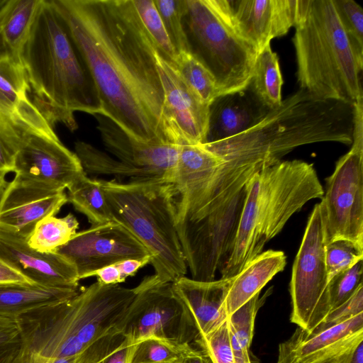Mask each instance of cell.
<instances>
[{
    "label": "cell",
    "mask_w": 363,
    "mask_h": 363,
    "mask_svg": "<svg viewBox=\"0 0 363 363\" xmlns=\"http://www.w3.org/2000/svg\"><path fill=\"white\" fill-rule=\"evenodd\" d=\"M339 19L357 56L363 60V10L354 0H333Z\"/></svg>",
    "instance_id": "cell-35"
},
{
    "label": "cell",
    "mask_w": 363,
    "mask_h": 363,
    "mask_svg": "<svg viewBox=\"0 0 363 363\" xmlns=\"http://www.w3.org/2000/svg\"><path fill=\"white\" fill-rule=\"evenodd\" d=\"M363 251L346 240H336L326 245L325 264L330 282L336 276L362 261Z\"/></svg>",
    "instance_id": "cell-36"
},
{
    "label": "cell",
    "mask_w": 363,
    "mask_h": 363,
    "mask_svg": "<svg viewBox=\"0 0 363 363\" xmlns=\"http://www.w3.org/2000/svg\"><path fill=\"white\" fill-rule=\"evenodd\" d=\"M174 67L187 86L205 104L210 105L218 96L215 78L190 52L179 54Z\"/></svg>",
    "instance_id": "cell-31"
},
{
    "label": "cell",
    "mask_w": 363,
    "mask_h": 363,
    "mask_svg": "<svg viewBox=\"0 0 363 363\" xmlns=\"http://www.w3.org/2000/svg\"><path fill=\"white\" fill-rule=\"evenodd\" d=\"M154 1L177 55L189 52L183 24L186 0Z\"/></svg>",
    "instance_id": "cell-34"
},
{
    "label": "cell",
    "mask_w": 363,
    "mask_h": 363,
    "mask_svg": "<svg viewBox=\"0 0 363 363\" xmlns=\"http://www.w3.org/2000/svg\"><path fill=\"white\" fill-rule=\"evenodd\" d=\"M27 240L0 228V259L37 285L79 288L77 269L70 262L57 252L42 253L33 250Z\"/></svg>",
    "instance_id": "cell-16"
},
{
    "label": "cell",
    "mask_w": 363,
    "mask_h": 363,
    "mask_svg": "<svg viewBox=\"0 0 363 363\" xmlns=\"http://www.w3.org/2000/svg\"><path fill=\"white\" fill-rule=\"evenodd\" d=\"M93 116L105 148L115 159L132 169L137 180L172 183L180 145L143 142L130 135L104 115Z\"/></svg>",
    "instance_id": "cell-14"
},
{
    "label": "cell",
    "mask_w": 363,
    "mask_h": 363,
    "mask_svg": "<svg viewBox=\"0 0 363 363\" xmlns=\"http://www.w3.org/2000/svg\"><path fill=\"white\" fill-rule=\"evenodd\" d=\"M74 363H89V362L84 359H77L74 362Z\"/></svg>",
    "instance_id": "cell-50"
},
{
    "label": "cell",
    "mask_w": 363,
    "mask_h": 363,
    "mask_svg": "<svg viewBox=\"0 0 363 363\" xmlns=\"http://www.w3.org/2000/svg\"><path fill=\"white\" fill-rule=\"evenodd\" d=\"M351 363H363V342L357 348Z\"/></svg>",
    "instance_id": "cell-47"
},
{
    "label": "cell",
    "mask_w": 363,
    "mask_h": 363,
    "mask_svg": "<svg viewBox=\"0 0 363 363\" xmlns=\"http://www.w3.org/2000/svg\"><path fill=\"white\" fill-rule=\"evenodd\" d=\"M8 0H0V9L7 3Z\"/></svg>",
    "instance_id": "cell-49"
},
{
    "label": "cell",
    "mask_w": 363,
    "mask_h": 363,
    "mask_svg": "<svg viewBox=\"0 0 363 363\" xmlns=\"http://www.w3.org/2000/svg\"><path fill=\"white\" fill-rule=\"evenodd\" d=\"M134 347L135 344H131L125 338L121 347L110 354L101 363H130Z\"/></svg>",
    "instance_id": "cell-45"
},
{
    "label": "cell",
    "mask_w": 363,
    "mask_h": 363,
    "mask_svg": "<svg viewBox=\"0 0 363 363\" xmlns=\"http://www.w3.org/2000/svg\"><path fill=\"white\" fill-rule=\"evenodd\" d=\"M323 194L313 164L303 160H281L256 173L247 184L233 247L220 278L237 275L294 213Z\"/></svg>",
    "instance_id": "cell-5"
},
{
    "label": "cell",
    "mask_w": 363,
    "mask_h": 363,
    "mask_svg": "<svg viewBox=\"0 0 363 363\" xmlns=\"http://www.w3.org/2000/svg\"><path fill=\"white\" fill-rule=\"evenodd\" d=\"M111 220L130 231L151 255L161 283L186 275L187 265L176 226V190L161 180L100 179Z\"/></svg>",
    "instance_id": "cell-7"
},
{
    "label": "cell",
    "mask_w": 363,
    "mask_h": 363,
    "mask_svg": "<svg viewBox=\"0 0 363 363\" xmlns=\"http://www.w3.org/2000/svg\"><path fill=\"white\" fill-rule=\"evenodd\" d=\"M235 25L259 53L294 26L297 0L230 1Z\"/></svg>",
    "instance_id": "cell-18"
},
{
    "label": "cell",
    "mask_w": 363,
    "mask_h": 363,
    "mask_svg": "<svg viewBox=\"0 0 363 363\" xmlns=\"http://www.w3.org/2000/svg\"><path fill=\"white\" fill-rule=\"evenodd\" d=\"M41 0H8L0 9V60L21 64V55Z\"/></svg>",
    "instance_id": "cell-23"
},
{
    "label": "cell",
    "mask_w": 363,
    "mask_h": 363,
    "mask_svg": "<svg viewBox=\"0 0 363 363\" xmlns=\"http://www.w3.org/2000/svg\"><path fill=\"white\" fill-rule=\"evenodd\" d=\"M250 83L258 99L269 110L281 105L283 79L278 56L272 51L270 44L258 53Z\"/></svg>",
    "instance_id": "cell-28"
},
{
    "label": "cell",
    "mask_w": 363,
    "mask_h": 363,
    "mask_svg": "<svg viewBox=\"0 0 363 363\" xmlns=\"http://www.w3.org/2000/svg\"><path fill=\"white\" fill-rule=\"evenodd\" d=\"M9 182L6 181L5 178H0V203L7 188Z\"/></svg>",
    "instance_id": "cell-48"
},
{
    "label": "cell",
    "mask_w": 363,
    "mask_h": 363,
    "mask_svg": "<svg viewBox=\"0 0 363 363\" xmlns=\"http://www.w3.org/2000/svg\"><path fill=\"white\" fill-rule=\"evenodd\" d=\"M362 261H360L330 282L331 311L347 301L362 284Z\"/></svg>",
    "instance_id": "cell-38"
},
{
    "label": "cell",
    "mask_w": 363,
    "mask_h": 363,
    "mask_svg": "<svg viewBox=\"0 0 363 363\" xmlns=\"http://www.w3.org/2000/svg\"><path fill=\"white\" fill-rule=\"evenodd\" d=\"M155 58L164 92L163 121L169 140L178 145L203 144L209 105L192 91L177 69L157 51Z\"/></svg>",
    "instance_id": "cell-15"
},
{
    "label": "cell",
    "mask_w": 363,
    "mask_h": 363,
    "mask_svg": "<svg viewBox=\"0 0 363 363\" xmlns=\"http://www.w3.org/2000/svg\"><path fill=\"white\" fill-rule=\"evenodd\" d=\"M67 200L76 211L84 214L91 225L111 221V217L100 179L84 172L67 188Z\"/></svg>",
    "instance_id": "cell-26"
},
{
    "label": "cell",
    "mask_w": 363,
    "mask_h": 363,
    "mask_svg": "<svg viewBox=\"0 0 363 363\" xmlns=\"http://www.w3.org/2000/svg\"><path fill=\"white\" fill-rule=\"evenodd\" d=\"M138 294L121 324V333L131 344L155 337L179 344H191L197 331L172 282L161 283L154 275L137 286Z\"/></svg>",
    "instance_id": "cell-10"
},
{
    "label": "cell",
    "mask_w": 363,
    "mask_h": 363,
    "mask_svg": "<svg viewBox=\"0 0 363 363\" xmlns=\"http://www.w3.org/2000/svg\"><path fill=\"white\" fill-rule=\"evenodd\" d=\"M151 261V256L143 259H127L116 263L118 268L121 277L125 281L129 277L134 276L137 272L150 264Z\"/></svg>",
    "instance_id": "cell-44"
},
{
    "label": "cell",
    "mask_w": 363,
    "mask_h": 363,
    "mask_svg": "<svg viewBox=\"0 0 363 363\" xmlns=\"http://www.w3.org/2000/svg\"><path fill=\"white\" fill-rule=\"evenodd\" d=\"M13 172L21 181L65 190L84 171L75 152L55 133L32 132L26 135L18 149Z\"/></svg>",
    "instance_id": "cell-13"
},
{
    "label": "cell",
    "mask_w": 363,
    "mask_h": 363,
    "mask_svg": "<svg viewBox=\"0 0 363 363\" xmlns=\"http://www.w3.org/2000/svg\"><path fill=\"white\" fill-rule=\"evenodd\" d=\"M325 181L320 204L326 244L346 240L363 251V147L352 145Z\"/></svg>",
    "instance_id": "cell-11"
},
{
    "label": "cell",
    "mask_w": 363,
    "mask_h": 363,
    "mask_svg": "<svg viewBox=\"0 0 363 363\" xmlns=\"http://www.w3.org/2000/svg\"><path fill=\"white\" fill-rule=\"evenodd\" d=\"M38 111L30 96L23 65L11 60H0V116L13 118Z\"/></svg>",
    "instance_id": "cell-25"
},
{
    "label": "cell",
    "mask_w": 363,
    "mask_h": 363,
    "mask_svg": "<svg viewBox=\"0 0 363 363\" xmlns=\"http://www.w3.org/2000/svg\"><path fill=\"white\" fill-rule=\"evenodd\" d=\"M194 343L210 357L213 363H235L228 319L211 333L197 338Z\"/></svg>",
    "instance_id": "cell-37"
},
{
    "label": "cell",
    "mask_w": 363,
    "mask_h": 363,
    "mask_svg": "<svg viewBox=\"0 0 363 363\" xmlns=\"http://www.w3.org/2000/svg\"><path fill=\"white\" fill-rule=\"evenodd\" d=\"M181 363H213V362L205 352L199 348H194Z\"/></svg>",
    "instance_id": "cell-46"
},
{
    "label": "cell",
    "mask_w": 363,
    "mask_h": 363,
    "mask_svg": "<svg viewBox=\"0 0 363 363\" xmlns=\"http://www.w3.org/2000/svg\"><path fill=\"white\" fill-rule=\"evenodd\" d=\"M67 201L65 190L14 177L9 182L0 203V228L28 238L40 220L55 216Z\"/></svg>",
    "instance_id": "cell-17"
},
{
    "label": "cell",
    "mask_w": 363,
    "mask_h": 363,
    "mask_svg": "<svg viewBox=\"0 0 363 363\" xmlns=\"http://www.w3.org/2000/svg\"><path fill=\"white\" fill-rule=\"evenodd\" d=\"M294 27L300 89L350 104L363 96V60L352 48L333 0H297Z\"/></svg>",
    "instance_id": "cell-6"
},
{
    "label": "cell",
    "mask_w": 363,
    "mask_h": 363,
    "mask_svg": "<svg viewBox=\"0 0 363 363\" xmlns=\"http://www.w3.org/2000/svg\"><path fill=\"white\" fill-rule=\"evenodd\" d=\"M55 252L74 266L79 280L94 271L122 260L151 256L130 231L113 220L77 233Z\"/></svg>",
    "instance_id": "cell-12"
},
{
    "label": "cell",
    "mask_w": 363,
    "mask_h": 363,
    "mask_svg": "<svg viewBox=\"0 0 363 363\" xmlns=\"http://www.w3.org/2000/svg\"><path fill=\"white\" fill-rule=\"evenodd\" d=\"M230 281L231 278H220L203 281L184 276L172 282L174 292L197 331V338L211 333L228 319L225 300Z\"/></svg>",
    "instance_id": "cell-20"
},
{
    "label": "cell",
    "mask_w": 363,
    "mask_h": 363,
    "mask_svg": "<svg viewBox=\"0 0 363 363\" xmlns=\"http://www.w3.org/2000/svg\"><path fill=\"white\" fill-rule=\"evenodd\" d=\"M80 289L0 285V315L19 318L71 298Z\"/></svg>",
    "instance_id": "cell-22"
},
{
    "label": "cell",
    "mask_w": 363,
    "mask_h": 363,
    "mask_svg": "<svg viewBox=\"0 0 363 363\" xmlns=\"http://www.w3.org/2000/svg\"><path fill=\"white\" fill-rule=\"evenodd\" d=\"M286 264L285 253L268 250L251 260L231 281L225 303L228 316L247 303Z\"/></svg>",
    "instance_id": "cell-21"
},
{
    "label": "cell",
    "mask_w": 363,
    "mask_h": 363,
    "mask_svg": "<svg viewBox=\"0 0 363 363\" xmlns=\"http://www.w3.org/2000/svg\"><path fill=\"white\" fill-rule=\"evenodd\" d=\"M183 24L189 52L213 76L218 96L245 89L256 57L242 37L228 0H186Z\"/></svg>",
    "instance_id": "cell-8"
},
{
    "label": "cell",
    "mask_w": 363,
    "mask_h": 363,
    "mask_svg": "<svg viewBox=\"0 0 363 363\" xmlns=\"http://www.w3.org/2000/svg\"><path fill=\"white\" fill-rule=\"evenodd\" d=\"M37 285L13 267L0 259V285Z\"/></svg>",
    "instance_id": "cell-41"
},
{
    "label": "cell",
    "mask_w": 363,
    "mask_h": 363,
    "mask_svg": "<svg viewBox=\"0 0 363 363\" xmlns=\"http://www.w3.org/2000/svg\"><path fill=\"white\" fill-rule=\"evenodd\" d=\"M21 333L19 318L0 315V348L19 343Z\"/></svg>",
    "instance_id": "cell-40"
},
{
    "label": "cell",
    "mask_w": 363,
    "mask_h": 363,
    "mask_svg": "<svg viewBox=\"0 0 363 363\" xmlns=\"http://www.w3.org/2000/svg\"><path fill=\"white\" fill-rule=\"evenodd\" d=\"M96 277L97 281L104 285H116L124 282L116 264H111L89 273L86 278Z\"/></svg>",
    "instance_id": "cell-43"
},
{
    "label": "cell",
    "mask_w": 363,
    "mask_h": 363,
    "mask_svg": "<svg viewBox=\"0 0 363 363\" xmlns=\"http://www.w3.org/2000/svg\"><path fill=\"white\" fill-rule=\"evenodd\" d=\"M138 291L96 281L74 297L19 318L18 352L52 357L76 356L99 340L116 333Z\"/></svg>",
    "instance_id": "cell-4"
},
{
    "label": "cell",
    "mask_w": 363,
    "mask_h": 363,
    "mask_svg": "<svg viewBox=\"0 0 363 363\" xmlns=\"http://www.w3.org/2000/svg\"><path fill=\"white\" fill-rule=\"evenodd\" d=\"M269 111L258 99L250 83L243 89L218 96L209 105L203 143L243 133L258 123Z\"/></svg>",
    "instance_id": "cell-19"
},
{
    "label": "cell",
    "mask_w": 363,
    "mask_h": 363,
    "mask_svg": "<svg viewBox=\"0 0 363 363\" xmlns=\"http://www.w3.org/2000/svg\"><path fill=\"white\" fill-rule=\"evenodd\" d=\"M362 342L363 327H361L303 355L278 354L276 363H351L357 348Z\"/></svg>",
    "instance_id": "cell-30"
},
{
    "label": "cell",
    "mask_w": 363,
    "mask_h": 363,
    "mask_svg": "<svg viewBox=\"0 0 363 363\" xmlns=\"http://www.w3.org/2000/svg\"><path fill=\"white\" fill-rule=\"evenodd\" d=\"M264 167L203 144L181 145L173 179L179 232L205 240L234 239L247 184Z\"/></svg>",
    "instance_id": "cell-2"
},
{
    "label": "cell",
    "mask_w": 363,
    "mask_h": 363,
    "mask_svg": "<svg viewBox=\"0 0 363 363\" xmlns=\"http://www.w3.org/2000/svg\"><path fill=\"white\" fill-rule=\"evenodd\" d=\"M326 245L324 216L318 203L308 217L290 282L291 321L308 333L320 325L331 312Z\"/></svg>",
    "instance_id": "cell-9"
},
{
    "label": "cell",
    "mask_w": 363,
    "mask_h": 363,
    "mask_svg": "<svg viewBox=\"0 0 363 363\" xmlns=\"http://www.w3.org/2000/svg\"><path fill=\"white\" fill-rule=\"evenodd\" d=\"M32 132L55 133L40 111L13 118L0 116V178L13 172L18 149L26 135Z\"/></svg>",
    "instance_id": "cell-24"
},
{
    "label": "cell",
    "mask_w": 363,
    "mask_h": 363,
    "mask_svg": "<svg viewBox=\"0 0 363 363\" xmlns=\"http://www.w3.org/2000/svg\"><path fill=\"white\" fill-rule=\"evenodd\" d=\"M269 288L261 297L260 292L228 315L230 344L235 363H252L250 349L254 335L255 318L259 308L272 294Z\"/></svg>",
    "instance_id": "cell-27"
},
{
    "label": "cell",
    "mask_w": 363,
    "mask_h": 363,
    "mask_svg": "<svg viewBox=\"0 0 363 363\" xmlns=\"http://www.w3.org/2000/svg\"><path fill=\"white\" fill-rule=\"evenodd\" d=\"M361 313H363V284L359 285L347 301L331 311L325 320L312 333L338 325Z\"/></svg>",
    "instance_id": "cell-39"
},
{
    "label": "cell",
    "mask_w": 363,
    "mask_h": 363,
    "mask_svg": "<svg viewBox=\"0 0 363 363\" xmlns=\"http://www.w3.org/2000/svg\"><path fill=\"white\" fill-rule=\"evenodd\" d=\"M194 349L191 344L150 337L135 344L130 363H181Z\"/></svg>",
    "instance_id": "cell-32"
},
{
    "label": "cell",
    "mask_w": 363,
    "mask_h": 363,
    "mask_svg": "<svg viewBox=\"0 0 363 363\" xmlns=\"http://www.w3.org/2000/svg\"><path fill=\"white\" fill-rule=\"evenodd\" d=\"M74 357L75 356L70 357H52L35 352L23 353L17 352L11 363H73Z\"/></svg>",
    "instance_id": "cell-42"
},
{
    "label": "cell",
    "mask_w": 363,
    "mask_h": 363,
    "mask_svg": "<svg viewBox=\"0 0 363 363\" xmlns=\"http://www.w3.org/2000/svg\"><path fill=\"white\" fill-rule=\"evenodd\" d=\"M52 1L94 81L100 114L139 140L173 143L164 125L156 46L133 0Z\"/></svg>",
    "instance_id": "cell-1"
},
{
    "label": "cell",
    "mask_w": 363,
    "mask_h": 363,
    "mask_svg": "<svg viewBox=\"0 0 363 363\" xmlns=\"http://www.w3.org/2000/svg\"><path fill=\"white\" fill-rule=\"evenodd\" d=\"M79 222L74 215L48 216L40 220L28 238V244L42 253H53L77 233Z\"/></svg>",
    "instance_id": "cell-29"
},
{
    "label": "cell",
    "mask_w": 363,
    "mask_h": 363,
    "mask_svg": "<svg viewBox=\"0 0 363 363\" xmlns=\"http://www.w3.org/2000/svg\"><path fill=\"white\" fill-rule=\"evenodd\" d=\"M21 60L30 96L53 127L61 123L74 131L75 111L101 113L94 81L52 0H41Z\"/></svg>",
    "instance_id": "cell-3"
},
{
    "label": "cell",
    "mask_w": 363,
    "mask_h": 363,
    "mask_svg": "<svg viewBox=\"0 0 363 363\" xmlns=\"http://www.w3.org/2000/svg\"><path fill=\"white\" fill-rule=\"evenodd\" d=\"M138 14L152 38L157 52L175 67L177 55L154 0H133Z\"/></svg>",
    "instance_id": "cell-33"
}]
</instances>
